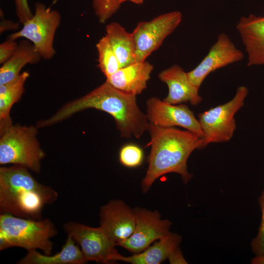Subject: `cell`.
I'll return each mask as SVG.
<instances>
[{
    "label": "cell",
    "mask_w": 264,
    "mask_h": 264,
    "mask_svg": "<svg viewBox=\"0 0 264 264\" xmlns=\"http://www.w3.org/2000/svg\"><path fill=\"white\" fill-rule=\"evenodd\" d=\"M136 96L118 90L106 81L85 95L64 105L49 118L38 121L36 126L38 128L51 126L82 110L95 109L114 118L121 137L139 138L148 131L149 123L138 107Z\"/></svg>",
    "instance_id": "cell-1"
},
{
    "label": "cell",
    "mask_w": 264,
    "mask_h": 264,
    "mask_svg": "<svg viewBox=\"0 0 264 264\" xmlns=\"http://www.w3.org/2000/svg\"><path fill=\"white\" fill-rule=\"evenodd\" d=\"M151 146L148 168L141 182L143 193L147 192L160 176L170 173L179 174L186 184L193 175L188 171L187 160L196 149L206 147L204 137L188 130L162 127L149 123Z\"/></svg>",
    "instance_id": "cell-2"
},
{
    "label": "cell",
    "mask_w": 264,
    "mask_h": 264,
    "mask_svg": "<svg viewBox=\"0 0 264 264\" xmlns=\"http://www.w3.org/2000/svg\"><path fill=\"white\" fill-rule=\"evenodd\" d=\"M57 192L37 181L19 165L0 168V211L27 219H42L44 207L55 202Z\"/></svg>",
    "instance_id": "cell-3"
},
{
    "label": "cell",
    "mask_w": 264,
    "mask_h": 264,
    "mask_svg": "<svg viewBox=\"0 0 264 264\" xmlns=\"http://www.w3.org/2000/svg\"><path fill=\"white\" fill-rule=\"evenodd\" d=\"M58 234L49 219H23L6 213L0 215V251L12 247L40 250L51 255L53 244L50 239Z\"/></svg>",
    "instance_id": "cell-4"
},
{
    "label": "cell",
    "mask_w": 264,
    "mask_h": 264,
    "mask_svg": "<svg viewBox=\"0 0 264 264\" xmlns=\"http://www.w3.org/2000/svg\"><path fill=\"white\" fill-rule=\"evenodd\" d=\"M38 128L16 124L0 138V164L19 165L36 173L40 172L45 154L37 138Z\"/></svg>",
    "instance_id": "cell-5"
},
{
    "label": "cell",
    "mask_w": 264,
    "mask_h": 264,
    "mask_svg": "<svg viewBox=\"0 0 264 264\" xmlns=\"http://www.w3.org/2000/svg\"><path fill=\"white\" fill-rule=\"evenodd\" d=\"M61 21L58 11L37 2L32 17L22 24L21 30L9 35L8 39L16 40L24 38L33 44L43 59L50 60L56 53L54 40Z\"/></svg>",
    "instance_id": "cell-6"
},
{
    "label": "cell",
    "mask_w": 264,
    "mask_h": 264,
    "mask_svg": "<svg viewBox=\"0 0 264 264\" xmlns=\"http://www.w3.org/2000/svg\"><path fill=\"white\" fill-rule=\"evenodd\" d=\"M248 93L247 88L241 86L231 100L198 114L206 146L231 139L237 128L235 114L244 106Z\"/></svg>",
    "instance_id": "cell-7"
},
{
    "label": "cell",
    "mask_w": 264,
    "mask_h": 264,
    "mask_svg": "<svg viewBox=\"0 0 264 264\" xmlns=\"http://www.w3.org/2000/svg\"><path fill=\"white\" fill-rule=\"evenodd\" d=\"M67 236L71 237L79 246L86 262L94 261L102 264L115 262L118 253L115 243L101 227H92L75 221L63 225Z\"/></svg>",
    "instance_id": "cell-8"
},
{
    "label": "cell",
    "mask_w": 264,
    "mask_h": 264,
    "mask_svg": "<svg viewBox=\"0 0 264 264\" xmlns=\"http://www.w3.org/2000/svg\"><path fill=\"white\" fill-rule=\"evenodd\" d=\"M182 18L180 12L174 11L160 15L148 22H138L132 32L136 45V62L145 61L177 27Z\"/></svg>",
    "instance_id": "cell-9"
},
{
    "label": "cell",
    "mask_w": 264,
    "mask_h": 264,
    "mask_svg": "<svg viewBox=\"0 0 264 264\" xmlns=\"http://www.w3.org/2000/svg\"><path fill=\"white\" fill-rule=\"evenodd\" d=\"M133 210L135 216L134 231L129 238L121 242L117 246L136 254L169 233L172 223L168 220H162L157 210L140 207H135Z\"/></svg>",
    "instance_id": "cell-10"
},
{
    "label": "cell",
    "mask_w": 264,
    "mask_h": 264,
    "mask_svg": "<svg viewBox=\"0 0 264 264\" xmlns=\"http://www.w3.org/2000/svg\"><path fill=\"white\" fill-rule=\"evenodd\" d=\"M146 115L150 123L162 127L179 126L204 137L198 120L185 104L172 105L152 97L146 101Z\"/></svg>",
    "instance_id": "cell-11"
},
{
    "label": "cell",
    "mask_w": 264,
    "mask_h": 264,
    "mask_svg": "<svg viewBox=\"0 0 264 264\" xmlns=\"http://www.w3.org/2000/svg\"><path fill=\"white\" fill-rule=\"evenodd\" d=\"M243 57V53L236 47L228 36L220 33L207 55L194 69L187 72L188 78L192 84L199 88L210 73L240 61Z\"/></svg>",
    "instance_id": "cell-12"
},
{
    "label": "cell",
    "mask_w": 264,
    "mask_h": 264,
    "mask_svg": "<svg viewBox=\"0 0 264 264\" xmlns=\"http://www.w3.org/2000/svg\"><path fill=\"white\" fill-rule=\"evenodd\" d=\"M99 224L117 246L129 238L135 225L132 209L123 200L111 199L100 209Z\"/></svg>",
    "instance_id": "cell-13"
},
{
    "label": "cell",
    "mask_w": 264,
    "mask_h": 264,
    "mask_svg": "<svg viewBox=\"0 0 264 264\" xmlns=\"http://www.w3.org/2000/svg\"><path fill=\"white\" fill-rule=\"evenodd\" d=\"M160 81L168 88V94L163 100L172 105L189 102L197 106L202 101L198 88L190 81L187 73L177 65H174L160 72L158 75Z\"/></svg>",
    "instance_id": "cell-14"
},
{
    "label": "cell",
    "mask_w": 264,
    "mask_h": 264,
    "mask_svg": "<svg viewBox=\"0 0 264 264\" xmlns=\"http://www.w3.org/2000/svg\"><path fill=\"white\" fill-rule=\"evenodd\" d=\"M236 28L247 54V65H264V16L242 17Z\"/></svg>",
    "instance_id": "cell-15"
},
{
    "label": "cell",
    "mask_w": 264,
    "mask_h": 264,
    "mask_svg": "<svg viewBox=\"0 0 264 264\" xmlns=\"http://www.w3.org/2000/svg\"><path fill=\"white\" fill-rule=\"evenodd\" d=\"M153 66L147 61L135 62L121 67L106 78V82L125 93L138 95L147 88Z\"/></svg>",
    "instance_id": "cell-16"
},
{
    "label": "cell",
    "mask_w": 264,
    "mask_h": 264,
    "mask_svg": "<svg viewBox=\"0 0 264 264\" xmlns=\"http://www.w3.org/2000/svg\"><path fill=\"white\" fill-rule=\"evenodd\" d=\"M181 241L182 237L179 234L170 231L140 253L128 257L118 253L114 261L132 264H160L169 259L173 252L179 247Z\"/></svg>",
    "instance_id": "cell-17"
},
{
    "label": "cell",
    "mask_w": 264,
    "mask_h": 264,
    "mask_svg": "<svg viewBox=\"0 0 264 264\" xmlns=\"http://www.w3.org/2000/svg\"><path fill=\"white\" fill-rule=\"evenodd\" d=\"M86 261L79 246L67 236L65 243L58 253L51 255L41 254L37 250L27 251L18 264H83Z\"/></svg>",
    "instance_id": "cell-18"
},
{
    "label": "cell",
    "mask_w": 264,
    "mask_h": 264,
    "mask_svg": "<svg viewBox=\"0 0 264 264\" xmlns=\"http://www.w3.org/2000/svg\"><path fill=\"white\" fill-rule=\"evenodd\" d=\"M41 59L30 41L26 39L21 41L12 56L0 68V85L16 78L25 65L38 63Z\"/></svg>",
    "instance_id": "cell-19"
},
{
    "label": "cell",
    "mask_w": 264,
    "mask_h": 264,
    "mask_svg": "<svg viewBox=\"0 0 264 264\" xmlns=\"http://www.w3.org/2000/svg\"><path fill=\"white\" fill-rule=\"evenodd\" d=\"M29 73L23 71L16 78L0 85V134L13 126L10 110L21 98L24 91V84Z\"/></svg>",
    "instance_id": "cell-20"
},
{
    "label": "cell",
    "mask_w": 264,
    "mask_h": 264,
    "mask_svg": "<svg viewBox=\"0 0 264 264\" xmlns=\"http://www.w3.org/2000/svg\"><path fill=\"white\" fill-rule=\"evenodd\" d=\"M106 32L121 67L135 63L136 45L132 33L115 22L107 25Z\"/></svg>",
    "instance_id": "cell-21"
},
{
    "label": "cell",
    "mask_w": 264,
    "mask_h": 264,
    "mask_svg": "<svg viewBox=\"0 0 264 264\" xmlns=\"http://www.w3.org/2000/svg\"><path fill=\"white\" fill-rule=\"evenodd\" d=\"M98 52V66L106 78L121 68L120 64L110 43L105 35L96 44Z\"/></svg>",
    "instance_id": "cell-22"
},
{
    "label": "cell",
    "mask_w": 264,
    "mask_h": 264,
    "mask_svg": "<svg viewBox=\"0 0 264 264\" xmlns=\"http://www.w3.org/2000/svg\"><path fill=\"white\" fill-rule=\"evenodd\" d=\"M119 161L125 167L133 168L141 165L144 159V152L141 148L134 144L123 146L119 154Z\"/></svg>",
    "instance_id": "cell-23"
},
{
    "label": "cell",
    "mask_w": 264,
    "mask_h": 264,
    "mask_svg": "<svg viewBox=\"0 0 264 264\" xmlns=\"http://www.w3.org/2000/svg\"><path fill=\"white\" fill-rule=\"evenodd\" d=\"M262 215L260 224L256 236L250 242V247L255 256L264 255V190L258 198Z\"/></svg>",
    "instance_id": "cell-24"
},
{
    "label": "cell",
    "mask_w": 264,
    "mask_h": 264,
    "mask_svg": "<svg viewBox=\"0 0 264 264\" xmlns=\"http://www.w3.org/2000/svg\"><path fill=\"white\" fill-rule=\"evenodd\" d=\"M16 15L19 22L23 24L31 18L32 13L27 0H14Z\"/></svg>",
    "instance_id": "cell-25"
},
{
    "label": "cell",
    "mask_w": 264,
    "mask_h": 264,
    "mask_svg": "<svg viewBox=\"0 0 264 264\" xmlns=\"http://www.w3.org/2000/svg\"><path fill=\"white\" fill-rule=\"evenodd\" d=\"M18 46L16 40L8 39L0 44V64L6 62L13 55Z\"/></svg>",
    "instance_id": "cell-26"
},
{
    "label": "cell",
    "mask_w": 264,
    "mask_h": 264,
    "mask_svg": "<svg viewBox=\"0 0 264 264\" xmlns=\"http://www.w3.org/2000/svg\"><path fill=\"white\" fill-rule=\"evenodd\" d=\"M2 19L0 22V33L1 34L5 31L8 30H18L19 27V24L18 22L12 21L5 20L2 17Z\"/></svg>",
    "instance_id": "cell-27"
},
{
    "label": "cell",
    "mask_w": 264,
    "mask_h": 264,
    "mask_svg": "<svg viewBox=\"0 0 264 264\" xmlns=\"http://www.w3.org/2000/svg\"><path fill=\"white\" fill-rule=\"evenodd\" d=\"M168 260L170 264H187L179 247L173 252Z\"/></svg>",
    "instance_id": "cell-28"
},
{
    "label": "cell",
    "mask_w": 264,
    "mask_h": 264,
    "mask_svg": "<svg viewBox=\"0 0 264 264\" xmlns=\"http://www.w3.org/2000/svg\"><path fill=\"white\" fill-rule=\"evenodd\" d=\"M251 264H264V255L255 256L251 260Z\"/></svg>",
    "instance_id": "cell-29"
},
{
    "label": "cell",
    "mask_w": 264,
    "mask_h": 264,
    "mask_svg": "<svg viewBox=\"0 0 264 264\" xmlns=\"http://www.w3.org/2000/svg\"><path fill=\"white\" fill-rule=\"evenodd\" d=\"M127 1H131L137 4H141L143 2V0H119V3L120 4Z\"/></svg>",
    "instance_id": "cell-30"
}]
</instances>
